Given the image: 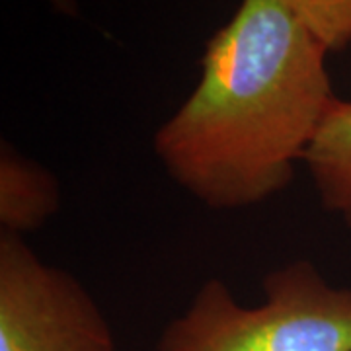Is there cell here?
Instances as JSON below:
<instances>
[{
  "label": "cell",
  "mask_w": 351,
  "mask_h": 351,
  "mask_svg": "<svg viewBox=\"0 0 351 351\" xmlns=\"http://www.w3.org/2000/svg\"><path fill=\"white\" fill-rule=\"evenodd\" d=\"M326 55L279 0H242L209 39L195 90L154 133L168 176L215 211L281 193L338 98Z\"/></svg>",
  "instance_id": "obj_1"
},
{
  "label": "cell",
  "mask_w": 351,
  "mask_h": 351,
  "mask_svg": "<svg viewBox=\"0 0 351 351\" xmlns=\"http://www.w3.org/2000/svg\"><path fill=\"white\" fill-rule=\"evenodd\" d=\"M263 295L244 306L225 281H205L156 351H351V289L334 287L313 262L271 269Z\"/></svg>",
  "instance_id": "obj_2"
},
{
  "label": "cell",
  "mask_w": 351,
  "mask_h": 351,
  "mask_svg": "<svg viewBox=\"0 0 351 351\" xmlns=\"http://www.w3.org/2000/svg\"><path fill=\"white\" fill-rule=\"evenodd\" d=\"M0 351H117L98 302L24 237H0Z\"/></svg>",
  "instance_id": "obj_3"
},
{
  "label": "cell",
  "mask_w": 351,
  "mask_h": 351,
  "mask_svg": "<svg viewBox=\"0 0 351 351\" xmlns=\"http://www.w3.org/2000/svg\"><path fill=\"white\" fill-rule=\"evenodd\" d=\"M61 205V188L53 172L16 151L0 147V226L2 232L24 237L43 226Z\"/></svg>",
  "instance_id": "obj_4"
},
{
  "label": "cell",
  "mask_w": 351,
  "mask_h": 351,
  "mask_svg": "<svg viewBox=\"0 0 351 351\" xmlns=\"http://www.w3.org/2000/svg\"><path fill=\"white\" fill-rule=\"evenodd\" d=\"M304 164L311 172L322 207L338 215L351 228V101L336 98L326 119L306 152Z\"/></svg>",
  "instance_id": "obj_5"
},
{
  "label": "cell",
  "mask_w": 351,
  "mask_h": 351,
  "mask_svg": "<svg viewBox=\"0 0 351 351\" xmlns=\"http://www.w3.org/2000/svg\"><path fill=\"white\" fill-rule=\"evenodd\" d=\"M328 51L351 43V0H279Z\"/></svg>",
  "instance_id": "obj_6"
},
{
  "label": "cell",
  "mask_w": 351,
  "mask_h": 351,
  "mask_svg": "<svg viewBox=\"0 0 351 351\" xmlns=\"http://www.w3.org/2000/svg\"><path fill=\"white\" fill-rule=\"evenodd\" d=\"M51 2L59 12L66 14V16H76L78 14V4L76 0H47Z\"/></svg>",
  "instance_id": "obj_7"
}]
</instances>
